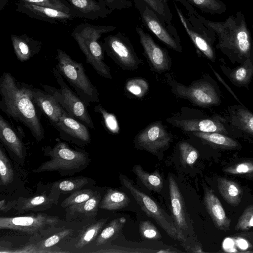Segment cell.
<instances>
[{
    "label": "cell",
    "instance_id": "obj_25",
    "mask_svg": "<svg viewBox=\"0 0 253 253\" xmlns=\"http://www.w3.org/2000/svg\"><path fill=\"white\" fill-rule=\"evenodd\" d=\"M217 187L220 195L228 204L238 205L243 196L241 187L235 182L223 177L217 179Z\"/></svg>",
    "mask_w": 253,
    "mask_h": 253
},
{
    "label": "cell",
    "instance_id": "obj_4",
    "mask_svg": "<svg viewBox=\"0 0 253 253\" xmlns=\"http://www.w3.org/2000/svg\"><path fill=\"white\" fill-rule=\"evenodd\" d=\"M56 140L53 147H42L43 154L50 159L33 169V172L57 171L61 175L65 176L80 172L87 167L90 159L86 151L73 149L65 142Z\"/></svg>",
    "mask_w": 253,
    "mask_h": 253
},
{
    "label": "cell",
    "instance_id": "obj_43",
    "mask_svg": "<svg viewBox=\"0 0 253 253\" xmlns=\"http://www.w3.org/2000/svg\"><path fill=\"white\" fill-rule=\"evenodd\" d=\"M126 88L129 92L138 97H143L148 90V84L145 80L137 78L128 81Z\"/></svg>",
    "mask_w": 253,
    "mask_h": 253
},
{
    "label": "cell",
    "instance_id": "obj_26",
    "mask_svg": "<svg viewBox=\"0 0 253 253\" xmlns=\"http://www.w3.org/2000/svg\"><path fill=\"white\" fill-rule=\"evenodd\" d=\"M130 202L129 198L125 193L116 189L108 188L99 207L108 211H117L127 207Z\"/></svg>",
    "mask_w": 253,
    "mask_h": 253
},
{
    "label": "cell",
    "instance_id": "obj_14",
    "mask_svg": "<svg viewBox=\"0 0 253 253\" xmlns=\"http://www.w3.org/2000/svg\"><path fill=\"white\" fill-rule=\"evenodd\" d=\"M171 136L160 122L153 123L140 131L136 136L135 144L139 149L156 154L168 147Z\"/></svg>",
    "mask_w": 253,
    "mask_h": 253
},
{
    "label": "cell",
    "instance_id": "obj_20",
    "mask_svg": "<svg viewBox=\"0 0 253 253\" xmlns=\"http://www.w3.org/2000/svg\"><path fill=\"white\" fill-rule=\"evenodd\" d=\"M32 93L33 102L48 118L53 126L59 121L64 110L57 100L45 91L33 86Z\"/></svg>",
    "mask_w": 253,
    "mask_h": 253
},
{
    "label": "cell",
    "instance_id": "obj_21",
    "mask_svg": "<svg viewBox=\"0 0 253 253\" xmlns=\"http://www.w3.org/2000/svg\"><path fill=\"white\" fill-rule=\"evenodd\" d=\"M169 187L173 219L177 229L183 234L188 230L184 201L176 181L172 176L169 178Z\"/></svg>",
    "mask_w": 253,
    "mask_h": 253
},
{
    "label": "cell",
    "instance_id": "obj_29",
    "mask_svg": "<svg viewBox=\"0 0 253 253\" xmlns=\"http://www.w3.org/2000/svg\"><path fill=\"white\" fill-rule=\"evenodd\" d=\"M193 134L197 137L221 148L230 149L238 146L237 142L222 133L194 131Z\"/></svg>",
    "mask_w": 253,
    "mask_h": 253
},
{
    "label": "cell",
    "instance_id": "obj_11",
    "mask_svg": "<svg viewBox=\"0 0 253 253\" xmlns=\"http://www.w3.org/2000/svg\"><path fill=\"white\" fill-rule=\"evenodd\" d=\"M59 220L57 217L42 213L19 216L0 217V229L33 234L54 226Z\"/></svg>",
    "mask_w": 253,
    "mask_h": 253
},
{
    "label": "cell",
    "instance_id": "obj_23",
    "mask_svg": "<svg viewBox=\"0 0 253 253\" xmlns=\"http://www.w3.org/2000/svg\"><path fill=\"white\" fill-rule=\"evenodd\" d=\"M204 204L215 226L220 230H230L231 221L228 218L218 198L213 192L206 189L204 196Z\"/></svg>",
    "mask_w": 253,
    "mask_h": 253
},
{
    "label": "cell",
    "instance_id": "obj_18",
    "mask_svg": "<svg viewBox=\"0 0 253 253\" xmlns=\"http://www.w3.org/2000/svg\"><path fill=\"white\" fill-rule=\"evenodd\" d=\"M71 7V14L76 18L96 20L107 17L113 11L104 0H66Z\"/></svg>",
    "mask_w": 253,
    "mask_h": 253
},
{
    "label": "cell",
    "instance_id": "obj_40",
    "mask_svg": "<svg viewBox=\"0 0 253 253\" xmlns=\"http://www.w3.org/2000/svg\"><path fill=\"white\" fill-rule=\"evenodd\" d=\"M179 149L182 163L186 166H192L199 157L197 150L187 142H183L179 144Z\"/></svg>",
    "mask_w": 253,
    "mask_h": 253
},
{
    "label": "cell",
    "instance_id": "obj_10",
    "mask_svg": "<svg viewBox=\"0 0 253 253\" xmlns=\"http://www.w3.org/2000/svg\"><path fill=\"white\" fill-rule=\"evenodd\" d=\"M101 44L107 55L125 70L136 69L141 62L129 38L120 32L104 37Z\"/></svg>",
    "mask_w": 253,
    "mask_h": 253
},
{
    "label": "cell",
    "instance_id": "obj_9",
    "mask_svg": "<svg viewBox=\"0 0 253 253\" xmlns=\"http://www.w3.org/2000/svg\"><path fill=\"white\" fill-rule=\"evenodd\" d=\"M173 2L181 24L197 50L213 61L215 52L213 44L216 37L215 33L204 25L195 15L188 14L187 16H185L175 1Z\"/></svg>",
    "mask_w": 253,
    "mask_h": 253
},
{
    "label": "cell",
    "instance_id": "obj_3",
    "mask_svg": "<svg viewBox=\"0 0 253 253\" xmlns=\"http://www.w3.org/2000/svg\"><path fill=\"white\" fill-rule=\"evenodd\" d=\"M117 29L116 26L95 25L88 23L77 25L71 34L84 54L87 63L100 76L112 79L110 68L104 62V50L99 39L103 34Z\"/></svg>",
    "mask_w": 253,
    "mask_h": 253
},
{
    "label": "cell",
    "instance_id": "obj_22",
    "mask_svg": "<svg viewBox=\"0 0 253 253\" xmlns=\"http://www.w3.org/2000/svg\"><path fill=\"white\" fill-rule=\"evenodd\" d=\"M11 41L14 53L18 60L24 62L38 54L42 48V42L26 34H12Z\"/></svg>",
    "mask_w": 253,
    "mask_h": 253
},
{
    "label": "cell",
    "instance_id": "obj_28",
    "mask_svg": "<svg viewBox=\"0 0 253 253\" xmlns=\"http://www.w3.org/2000/svg\"><path fill=\"white\" fill-rule=\"evenodd\" d=\"M91 179L85 177H77L56 181L51 184V188L59 190L61 193H73L82 189Z\"/></svg>",
    "mask_w": 253,
    "mask_h": 253
},
{
    "label": "cell",
    "instance_id": "obj_12",
    "mask_svg": "<svg viewBox=\"0 0 253 253\" xmlns=\"http://www.w3.org/2000/svg\"><path fill=\"white\" fill-rule=\"evenodd\" d=\"M58 131L60 138L80 147H84L91 142L88 127L65 110L59 121L53 126Z\"/></svg>",
    "mask_w": 253,
    "mask_h": 253
},
{
    "label": "cell",
    "instance_id": "obj_30",
    "mask_svg": "<svg viewBox=\"0 0 253 253\" xmlns=\"http://www.w3.org/2000/svg\"><path fill=\"white\" fill-rule=\"evenodd\" d=\"M126 222V218L124 217L112 220L97 238L96 245L106 244L114 239L121 231Z\"/></svg>",
    "mask_w": 253,
    "mask_h": 253
},
{
    "label": "cell",
    "instance_id": "obj_49",
    "mask_svg": "<svg viewBox=\"0 0 253 253\" xmlns=\"http://www.w3.org/2000/svg\"><path fill=\"white\" fill-rule=\"evenodd\" d=\"M238 241V246L240 247V248L242 249H246L248 247L247 242L245 240L243 239H240Z\"/></svg>",
    "mask_w": 253,
    "mask_h": 253
},
{
    "label": "cell",
    "instance_id": "obj_16",
    "mask_svg": "<svg viewBox=\"0 0 253 253\" xmlns=\"http://www.w3.org/2000/svg\"><path fill=\"white\" fill-rule=\"evenodd\" d=\"M16 10L28 16L51 24H67L75 17L71 13L57 9L18 1Z\"/></svg>",
    "mask_w": 253,
    "mask_h": 253
},
{
    "label": "cell",
    "instance_id": "obj_50",
    "mask_svg": "<svg viewBox=\"0 0 253 253\" xmlns=\"http://www.w3.org/2000/svg\"><path fill=\"white\" fill-rule=\"evenodd\" d=\"M8 0H0V11H1L7 4Z\"/></svg>",
    "mask_w": 253,
    "mask_h": 253
},
{
    "label": "cell",
    "instance_id": "obj_46",
    "mask_svg": "<svg viewBox=\"0 0 253 253\" xmlns=\"http://www.w3.org/2000/svg\"><path fill=\"white\" fill-rule=\"evenodd\" d=\"M72 232L71 229H68L54 234L43 241L40 247L42 248L51 247L71 234Z\"/></svg>",
    "mask_w": 253,
    "mask_h": 253
},
{
    "label": "cell",
    "instance_id": "obj_6",
    "mask_svg": "<svg viewBox=\"0 0 253 253\" xmlns=\"http://www.w3.org/2000/svg\"><path fill=\"white\" fill-rule=\"evenodd\" d=\"M120 179L147 216L153 218L171 238L179 241H185L183 234L177 229L173 218H171L155 201L138 189L126 176L120 174Z\"/></svg>",
    "mask_w": 253,
    "mask_h": 253
},
{
    "label": "cell",
    "instance_id": "obj_34",
    "mask_svg": "<svg viewBox=\"0 0 253 253\" xmlns=\"http://www.w3.org/2000/svg\"><path fill=\"white\" fill-rule=\"evenodd\" d=\"M107 221L106 219L102 218L91 224L83 232L76 244L77 248H82L93 241Z\"/></svg>",
    "mask_w": 253,
    "mask_h": 253
},
{
    "label": "cell",
    "instance_id": "obj_13",
    "mask_svg": "<svg viewBox=\"0 0 253 253\" xmlns=\"http://www.w3.org/2000/svg\"><path fill=\"white\" fill-rule=\"evenodd\" d=\"M173 89L177 96L187 99L197 105L210 106L216 105L219 101L214 88L208 82H197L189 86L176 83Z\"/></svg>",
    "mask_w": 253,
    "mask_h": 253
},
{
    "label": "cell",
    "instance_id": "obj_37",
    "mask_svg": "<svg viewBox=\"0 0 253 253\" xmlns=\"http://www.w3.org/2000/svg\"><path fill=\"white\" fill-rule=\"evenodd\" d=\"M97 192L91 189H80L75 191L67 197L61 204L62 208H69L70 207L78 205L85 202L94 195Z\"/></svg>",
    "mask_w": 253,
    "mask_h": 253
},
{
    "label": "cell",
    "instance_id": "obj_41",
    "mask_svg": "<svg viewBox=\"0 0 253 253\" xmlns=\"http://www.w3.org/2000/svg\"><path fill=\"white\" fill-rule=\"evenodd\" d=\"M18 1L51 7L71 14V7L66 0H19Z\"/></svg>",
    "mask_w": 253,
    "mask_h": 253
},
{
    "label": "cell",
    "instance_id": "obj_19",
    "mask_svg": "<svg viewBox=\"0 0 253 253\" xmlns=\"http://www.w3.org/2000/svg\"><path fill=\"white\" fill-rule=\"evenodd\" d=\"M61 192L51 188L49 193L30 198L19 197L15 202V209L18 213H23L29 211H42L47 210L55 205H57Z\"/></svg>",
    "mask_w": 253,
    "mask_h": 253
},
{
    "label": "cell",
    "instance_id": "obj_31",
    "mask_svg": "<svg viewBox=\"0 0 253 253\" xmlns=\"http://www.w3.org/2000/svg\"><path fill=\"white\" fill-rule=\"evenodd\" d=\"M191 5L201 12L211 15L220 14L225 12L226 5L220 0H186Z\"/></svg>",
    "mask_w": 253,
    "mask_h": 253
},
{
    "label": "cell",
    "instance_id": "obj_48",
    "mask_svg": "<svg viewBox=\"0 0 253 253\" xmlns=\"http://www.w3.org/2000/svg\"><path fill=\"white\" fill-rule=\"evenodd\" d=\"M16 204L15 201L7 202L3 199L0 202V211L6 212L10 210L12 208L15 207Z\"/></svg>",
    "mask_w": 253,
    "mask_h": 253
},
{
    "label": "cell",
    "instance_id": "obj_24",
    "mask_svg": "<svg viewBox=\"0 0 253 253\" xmlns=\"http://www.w3.org/2000/svg\"><path fill=\"white\" fill-rule=\"evenodd\" d=\"M173 124L176 126L188 131L218 132L224 134L227 133L223 124L217 118L175 120Z\"/></svg>",
    "mask_w": 253,
    "mask_h": 253
},
{
    "label": "cell",
    "instance_id": "obj_15",
    "mask_svg": "<svg viewBox=\"0 0 253 253\" xmlns=\"http://www.w3.org/2000/svg\"><path fill=\"white\" fill-rule=\"evenodd\" d=\"M135 30L145 55L153 69L158 72L169 70L171 61L166 49L156 43L150 35L144 31L142 27L137 26Z\"/></svg>",
    "mask_w": 253,
    "mask_h": 253
},
{
    "label": "cell",
    "instance_id": "obj_44",
    "mask_svg": "<svg viewBox=\"0 0 253 253\" xmlns=\"http://www.w3.org/2000/svg\"><path fill=\"white\" fill-rule=\"evenodd\" d=\"M253 227V205L248 206L239 218L235 226L236 230H248Z\"/></svg>",
    "mask_w": 253,
    "mask_h": 253
},
{
    "label": "cell",
    "instance_id": "obj_5",
    "mask_svg": "<svg viewBox=\"0 0 253 253\" xmlns=\"http://www.w3.org/2000/svg\"><path fill=\"white\" fill-rule=\"evenodd\" d=\"M56 69L74 89L87 106L99 102V92L86 75L84 65L73 60L66 52L57 49Z\"/></svg>",
    "mask_w": 253,
    "mask_h": 253
},
{
    "label": "cell",
    "instance_id": "obj_7",
    "mask_svg": "<svg viewBox=\"0 0 253 253\" xmlns=\"http://www.w3.org/2000/svg\"><path fill=\"white\" fill-rule=\"evenodd\" d=\"M52 72L60 88H56L49 85L42 84L43 90L51 94L70 116L88 128L94 129L87 105L66 84L56 68H53Z\"/></svg>",
    "mask_w": 253,
    "mask_h": 253
},
{
    "label": "cell",
    "instance_id": "obj_33",
    "mask_svg": "<svg viewBox=\"0 0 253 253\" xmlns=\"http://www.w3.org/2000/svg\"><path fill=\"white\" fill-rule=\"evenodd\" d=\"M232 122L241 130L253 134V114L248 110L237 109L232 116Z\"/></svg>",
    "mask_w": 253,
    "mask_h": 253
},
{
    "label": "cell",
    "instance_id": "obj_8",
    "mask_svg": "<svg viewBox=\"0 0 253 253\" xmlns=\"http://www.w3.org/2000/svg\"><path fill=\"white\" fill-rule=\"evenodd\" d=\"M143 24L159 40L174 50L182 51L180 37L173 24L169 25L162 20L143 0H133Z\"/></svg>",
    "mask_w": 253,
    "mask_h": 253
},
{
    "label": "cell",
    "instance_id": "obj_17",
    "mask_svg": "<svg viewBox=\"0 0 253 253\" xmlns=\"http://www.w3.org/2000/svg\"><path fill=\"white\" fill-rule=\"evenodd\" d=\"M0 115V139L1 143L21 165H23L27 156L26 149L22 141L23 135Z\"/></svg>",
    "mask_w": 253,
    "mask_h": 253
},
{
    "label": "cell",
    "instance_id": "obj_45",
    "mask_svg": "<svg viewBox=\"0 0 253 253\" xmlns=\"http://www.w3.org/2000/svg\"><path fill=\"white\" fill-rule=\"evenodd\" d=\"M231 174H243L253 173V162H245L229 167L223 170Z\"/></svg>",
    "mask_w": 253,
    "mask_h": 253
},
{
    "label": "cell",
    "instance_id": "obj_35",
    "mask_svg": "<svg viewBox=\"0 0 253 253\" xmlns=\"http://www.w3.org/2000/svg\"><path fill=\"white\" fill-rule=\"evenodd\" d=\"M13 180V169L1 145L0 147V184L1 186L7 185Z\"/></svg>",
    "mask_w": 253,
    "mask_h": 253
},
{
    "label": "cell",
    "instance_id": "obj_32",
    "mask_svg": "<svg viewBox=\"0 0 253 253\" xmlns=\"http://www.w3.org/2000/svg\"><path fill=\"white\" fill-rule=\"evenodd\" d=\"M101 201V196L97 192L85 202L69 207L70 213H80L86 216L96 215Z\"/></svg>",
    "mask_w": 253,
    "mask_h": 253
},
{
    "label": "cell",
    "instance_id": "obj_2",
    "mask_svg": "<svg viewBox=\"0 0 253 253\" xmlns=\"http://www.w3.org/2000/svg\"><path fill=\"white\" fill-rule=\"evenodd\" d=\"M194 15L216 34V47L227 55L246 60L253 54V41L245 15L241 11L228 17L224 21H212L196 11Z\"/></svg>",
    "mask_w": 253,
    "mask_h": 253
},
{
    "label": "cell",
    "instance_id": "obj_1",
    "mask_svg": "<svg viewBox=\"0 0 253 253\" xmlns=\"http://www.w3.org/2000/svg\"><path fill=\"white\" fill-rule=\"evenodd\" d=\"M33 85L20 82L9 72L0 78V108L6 115L30 130L37 141L44 138V130L33 101Z\"/></svg>",
    "mask_w": 253,
    "mask_h": 253
},
{
    "label": "cell",
    "instance_id": "obj_39",
    "mask_svg": "<svg viewBox=\"0 0 253 253\" xmlns=\"http://www.w3.org/2000/svg\"><path fill=\"white\" fill-rule=\"evenodd\" d=\"M93 109L96 113L101 115L104 126L110 132L113 134L119 132V126L114 114L107 112L100 104L95 106Z\"/></svg>",
    "mask_w": 253,
    "mask_h": 253
},
{
    "label": "cell",
    "instance_id": "obj_27",
    "mask_svg": "<svg viewBox=\"0 0 253 253\" xmlns=\"http://www.w3.org/2000/svg\"><path fill=\"white\" fill-rule=\"evenodd\" d=\"M132 170L147 189L155 192H160L163 189V180L158 171L146 172L138 165H135Z\"/></svg>",
    "mask_w": 253,
    "mask_h": 253
},
{
    "label": "cell",
    "instance_id": "obj_36",
    "mask_svg": "<svg viewBox=\"0 0 253 253\" xmlns=\"http://www.w3.org/2000/svg\"><path fill=\"white\" fill-rule=\"evenodd\" d=\"M163 20L169 25H171L172 14L167 0H143Z\"/></svg>",
    "mask_w": 253,
    "mask_h": 253
},
{
    "label": "cell",
    "instance_id": "obj_47",
    "mask_svg": "<svg viewBox=\"0 0 253 253\" xmlns=\"http://www.w3.org/2000/svg\"><path fill=\"white\" fill-rule=\"evenodd\" d=\"M107 6L112 11L130 8L133 3L129 0H104Z\"/></svg>",
    "mask_w": 253,
    "mask_h": 253
},
{
    "label": "cell",
    "instance_id": "obj_38",
    "mask_svg": "<svg viewBox=\"0 0 253 253\" xmlns=\"http://www.w3.org/2000/svg\"><path fill=\"white\" fill-rule=\"evenodd\" d=\"M244 63L230 74V77L233 81L242 84H247L253 74V65L251 59H247Z\"/></svg>",
    "mask_w": 253,
    "mask_h": 253
},
{
    "label": "cell",
    "instance_id": "obj_42",
    "mask_svg": "<svg viewBox=\"0 0 253 253\" xmlns=\"http://www.w3.org/2000/svg\"><path fill=\"white\" fill-rule=\"evenodd\" d=\"M139 231L140 236L148 240H158L162 238L161 233L157 228L149 220L143 221L140 223Z\"/></svg>",
    "mask_w": 253,
    "mask_h": 253
}]
</instances>
